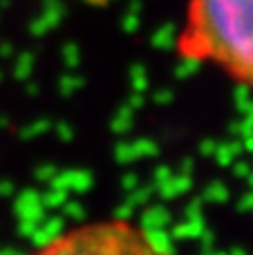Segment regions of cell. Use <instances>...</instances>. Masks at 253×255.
<instances>
[{
	"label": "cell",
	"mask_w": 253,
	"mask_h": 255,
	"mask_svg": "<svg viewBox=\"0 0 253 255\" xmlns=\"http://www.w3.org/2000/svg\"><path fill=\"white\" fill-rule=\"evenodd\" d=\"M177 52L253 88V0H188Z\"/></svg>",
	"instance_id": "1"
},
{
	"label": "cell",
	"mask_w": 253,
	"mask_h": 255,
	"mask_svg": "<svg viewBox=\"0 0 253 255\" xmlns=\"http://www.w3.org/2000/svg\"><path fill=\"white\" fill-rule=\"evenodd\" d=\"M31 255H173V249L126 220H101L54 233Z\"/></svg>",
	"instance_id": "2"
}]
</instances>
